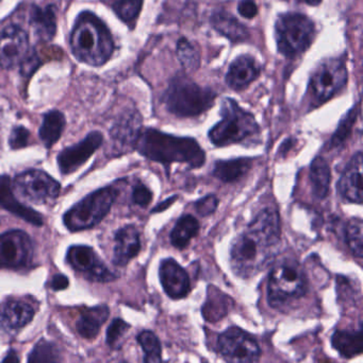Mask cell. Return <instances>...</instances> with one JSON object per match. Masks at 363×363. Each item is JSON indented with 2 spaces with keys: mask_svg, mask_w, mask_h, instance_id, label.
Masks as SVG:
<instances>
[{
  "mask_svg": "<svg viewBox=\"0 0 363 363\" xmlns=\"http://www.w3.org/2000/svg\"><path fill=\"white\" fill-rule=\"evenodd\" d=\"M275 32L279 52L287 57H296L313 44L315 28L306 15L287 13L277 19Z\"/></svg>",
  "mask_w": 363,
  "mask_h": 363,
  "instance_id": "8",
  "label": "cell"
},
{
  "mask_svg": "<svg viewBox=\"0 0 363 363\" xmlns=\"http://www.w3.org/2000/svg\"><path fill=\"white\" fill-rule=\"evenodd\" d=\"M222 121L209 131L211 143L217 147L238 144L259 132L255 117L243 110L234 100H223L221 108Z\"/></svg>",
  "mask_w": 363,
  "mask_h": 363,
  "instance_id": "5",
  "label": "cell"
},
{
  "mask_svg": "<svg viewBox=\"0 0 363 363\" xmlns=\"http://www.w3.org/2000/svg\"><path fill=\"white\" fill-rule=\"evenodd\" d=\"M1 363H19L18 355H17L16 352L10 351Z\"/></svg>",
  "mask_w": 363,
  "mask_h": 363,
  "instance_id": "44",
  "label": "cell"
},
{
  "mask_svg": "<svg viewBox=\"0 0 363 363\" xmlns=\"http://www.w3.org/2000/svg\"><path fill=\"white\" fill-rule=\"evenodd\" d=\"M102 134L98 131L91 132L87 138L75 145L62 150L58 155V165L63 174H70L83 165L93 153L102 146Z\"/></svg>",
  "mask_w": 363,
  "mask_h": 363,
  "instance_id": "15",
  "label": "cell"
},
{
  "mask_svg": "<svg viewBox=\"0 0 363 363\" xmlns=\"http://www.w3.org/2000/svg\"><path fill=\"white\" fill-rule=\"evenodd\" d=\"M281 242V222L275 209L264 208L256 216L230 247L232 270L251 277L264 270L276 255Z\"/></svg>",
  "mask_w": 363,
  "mask_h": 363,
  "instance_id": "1",
  "label": "cell"
},
{
  "mask_svg": "<svg viewBox=\"0 0 363 363\" xmlns=\"http://www.w3.org/2000/svg\"><path fill=\"white\" fill-rule=\"evenodd\" d=\"M176 200L177 196H172V198L168 199V200L164 201L162 204L158 205V206L153 209V213H156V211H164V209L168 208V206H170V205H172L173 203H174Z\"/></svg>",
  "mask_w": 363,
  "mask_h": 363,
  "instance_id": "43",
  "label": "cell"
},
{
  "mask_svg": "<svg viewBox=\"0 0 363 363\" xmlns=\"http://www.w3.org/2000/svg\"><path fill=\"white\" fill-rule=\"evenodd\" d=\"M70 48L79 61L102 66L114 50L113 38L107 26L91 12L79 15L70 34Z\"/></svg>",
  "mask_w": 363,
  "mask_h": 363,
  "instance_id": "3",
  "label": "cell"
},
{
  "mask_svg": "<svg viewBox=\"0 0 363 363\" xmlns=\"http://www.w3.org/2000/svg\"><path fill=\"white\" fill-rule=\"evenodd\" d=\"M159 277L164 291L173 300H180L189 294L191 290L189 274L173 258L162 260Z\"/></svg>",
  "mask_w": 363,
  "mask_h": 363,
  "instance_id": "16",
  "label": "cell"
},
{
  "mask_svg": "<svg viewBox=\"0 0 363 363\" xmlns=\"http://www.w3.org/2000/svg\"><path fill=\"white\" fill-rule=\"evenodd\" d=\"M136 150L151 161L162 164H188L193 168L204 165L206 155L194 138H177L156 129L141 130Z\"/></svg>",
  "mask_w": 363,
  "mask_h": 363,
  "instance_id": "2",
  "label": "cell"
},
{
  "mask_svg": "<svg viewBox=\"0 0 363 363\" xmlns=\"http://www.w3.org/2000/svg\"><path fill=\"white\" fill-rule=\"evenodd\" d=\"M33 306L21 300H8L0 305V328L8 330H18L25 328L33 319Z\"/></svg>",
  "mask_w": 363,
  "mask_h": 363,
  "instance_id": "19",
  "label": "cell"
},
{
  "mask_svg": "<svg viewBox=\"0 0 363 363\" xmlns=\"http://www.w3.org/2000/svg\"><path fill=\"white\" fill-rule=\"evenodd\" d=\"M140 132L141 117L139 113L134 112L121 117L111 129L110 135L117 147L126 149L136 146Z\"/></svg>",
  "mask_w": 363,
  "mask_h": 363,
  "instance_id": "22",
  "label": "cell"
},
{
  "mask_svg": "<svg viewBox=\"0 0 363 363\" xmlns=\"http://www.w3.org/2000/svg\"><path fill=\"white\" fill-rule=\"evenodd\" d=\"M219 199L215 194H208L195 203V209L202 217L212 215L217 211Z\"/></svg>",
  "mask_w": 363,
  "mask_h": 363,
  "instance_id": "38",
  "label": "cell"
},
{
  "mask_svg": "<svg viewBox=\"0 0 363 363\" xmlns=\"http://www.w3.org/2000/svg\"><path fill=\"white\" fill-rule=\"evenodd\" d=\"M251 166H253V160L244 159V157L217 162L213 168V176L225 183H232V182L240 180L251 170Z\"/></svg>",
  "mask_w": 363,
  "mask_h": 363,
  "instance_id": "27",
  "label": "cell"
},
{
  "mask_svg": "<svg viewBox=\"0 0 363 363\" xmlns=\"http://www.w3.org/2000/svg\"><path fill=\"white\" fill-rule=\"evenodd\" d=\"M217 94L204 89L185 76L170 81L163 95V102L168 112L178 117L198 116L212 108Z\"/></svg>",
  "mask_w": 363,
  "mask_h": 363,
  "instance_id": "4",
  "label": "cell"
},
{
  "mask_svg": "<svg viewBox=\"0 0 363 363\" xmlns=\"http://www.w3.org/2000/svg\"><path fill=\"white\" fill-rule=\"evenodd\" d=\"M29 140L30 132L23 125H19L13 129L9 144H10L11 148L16 150V149L25 148L29 144Z\"/></svg>",
  "mask_w": 363,
  "mask_h": 363,
  "instance_id": "39",
  "label": "cell"
},
{
  "mask_svg": "<svg viewBox=\"0 0 363 363\" xmlns=\"http://www.w3.org/2000/svg\"><path fill=\"white\" fill-rule=\"evenodd\" d=\"M14 187L23 198L33 204L51 202L61 190L55 179L40 170H28L15 177Z\"/></svg>",
  "mask_w": 363,
  "mask_h": 363,
  "instance_id": "11",
  "label": "cell"
},
{
  "mask_svg": "<svg viewBox=\"0 0 363 363\" xmlns=\"http://www.w3.org/2000/svg\"><path fill=\"white\" fill-rule=\"evenodd\" d=\"M151 199H153V194L149 188H147L144 184H136L132 191V200L134 204L141 207H147L151 204Z\"/></svg>",
  "mask_w": 363,
  "mask_h": 363,
  "instance_id": "40",
  "label": "cell"
},
{
  "mask_svg": "<svg viewBox=\"0 0 363 363\" xmlns=\"http://www.w3.org/2000/svg\"><path fill=\"white\" fill-rule=\"evenodd\" d=\"M362 159V151L352 157L337 185L341 196L347 202L356 204H362L363 199Z\"/></svg>",
  "mask_w": 363,
  "mask_h": 363,
  "instance_id": "17",
  "label": "cell"
},
{
  "mask_svg": "<svg viewBox=\"0 0 363 363\" xmlns=\"http://www.w3.org/2000/svg\"><path fill=\"white\" fill-rule=\"evenodd\" d=\"M200 230L197 219L192 215H183L175 224L170 233V242L175 247L183 250Z\"/></svg>",
  "mask_w": 363,
  "mask_h": 363,
  "instance_id": "30",
  "label": "cell"
},
{
  "mask_svg": "<svg viewBox=\"0 0 363 363\" xmlns=\"http://www.w3.org/2000/svg\"><path fill=\"white\" fill-rule=\"evenodd\" d=\"M308 279L303 267L296 260H285L271 271L268 284L269 303L278 307L306 294Z\"/></svg>",
  "mask_w": 363,
  "mask_h": 363,
  "instance_id": "6",
  "label": "cell"
},
{
  "mask_svg": "<svg viewBox=\"0 0 363 363\" xmlns=\"http://www.w3.org/2000/svg\"><path fill=\"white\" fill-rule=\"evenodd\" d=\"M136 339L145 354L144 363H162L161 345L153 332L144 330Z\"/></svg>",
  "mask_w": 363,
  "mask_h": 363,
  "instance_id": "31",
  "label": "cell"
},
{
  "mask_svg": "<svg viewBox=\"0 0 363 363\" xmlns=\"http://www.w3.org/2000/svg\"><path fill=\"white\" fill-rule=\"evenodd\" d=\"M28 363H61V355L55 345L40 340L30 354Z\"/></svg>",
  "mask_w": 363,
  "mask_h": 363,
  "instance_id": "35",
  "label": "cell"
},
{
  "mask_svg": "<svg viewBox=\"0 0 363 363\" xmlns=\"http://www.w3.org/2000/svg\"><path fill=\"white\" fill-rule=\"evenodd\" d=\"M129 328V324L126 323L121 319L113 320L112 323L107 330V343L110 347H114L115 343L126 334Z\"/></svg>",
  "mask_w": 363,
  "mask_h": 363,
  "instance_id": "37",
  "label": "cell"
},
{
  "mask_svg": "<svg viewBox=\"0 0 363 363\" xmlns=\"http://www.w3.org/2000/svg\"><path fill=\"white\" fill-rule=\"evenodd\" d=\"M108 307L106 305L87 308L80 313L76 323L77 332L85 339H94L99 334L100 328L109 318Z\"/></svg>",
  "mask_w": 363,
  "mask_h": 363,
  "instance_id": "23",
  "label": "cell"
},
{
  "mask_svg": "<svg viewBox=\"0 0 363 363\" xmlns=\"http://www.w3.org/2000/svg\"><path fill=\"white\" fill-rule=\"evenodd\" d=\"M217 347L227 363H258L261 355L256 339L238 328H228L220 335Z\"/></svg>",
  "mask_w": 363,
  "mask_h": 363,
  "instance_id": "10",
  "label": "cell"
},
{
  "mask_svg": "<svg viewBox=\"0 0 363 363\" xmlns=\"http://www.w3.org/2000/svg\"><path fill=\"white\" fill-rule=\"evenodd\" d=\"M33 245L23 230H13L0 235V269L19 270L31 264Z\"/></svg>",
  "mask_w": 363,
  "mask_h": 363,
  "instance_id": "12",
  "label": "cell"
},
{
  "mask_svg": "<svg viewBox=\"0 0 363 363\" xmlns=\"http://www.w3.org/2000/svg\"><path fill=\"white\" fill-rule=\"evenodd\" d=\"M332 172L328 162L324 157H318L310 166V182L313 196L315 198L325 199L330 194Z\"/></svg>",
  "mask_w": 363,
  "mask_h": 363,
  "instance_id": "26",
  "label": "cell"
},
{
  "mask_svg": "<svg viewBox=\"0 0 363 363\" xmlns=\"http://www.w3.org/2000/svg\"><path fill=\"white\" fill-rule=\"evenodd\" d=\"M28 35L21 27L6 26L0 31V66L11 69L21 66L29 55Z\"/></svg>",
  "mask_w": 363,
  "mask_h": 363,
  "instance_id": "13",
  "label": "cell"
},
{
  "mask_svg": "<svg viewBox=\"0 0 363 363\" xmlns=\"http://www.w3.org/2000/svg\"><path fill=\"white\" fill-rule=\"evenodd\" d=\"M142 6L143 0H112L111 2V6L117 16L131 27L136 23Z\"/></svg>",
  "mask_w": 363,
  "mask_h": 363,
  "instance_id": "32",
  "label": "cell"
},
{
  "mask_svg": "<svg viewBox=\"0 0 363 363\" xmlns=\"http://www.w3.org/2000/svg\"><path fill=\"white\" fill-rule=\"evenodd\" d=\"M117 194L119 192L112 186L92 192L64 215L66 228L72 232H78L97 225L110 211Z\"/></svg>",
  "mask_w": 363,
  "mask_h": 363,
  "instance_id": "7",
  "label": "cell"
},
{
  "mask_svg": "<svg viewBox=\"0 0 363 363\" xmlns=\"http://www.w3.org/2000/svg\"><path fill=\"white\" fill-rule=\"evenodd\" d=\"M65 127V117L59 111H50L43 119L40 128V138L47 149L51 148L61 138Z\"/></svg>",
  "mask_w": 363,
  "mask_h": 363,
  "instance_id": "29",
  "label": "cell"
},
{
  "mask_svg": "<svg viewBox=\"0 0 363 363\" xmlns=\"http://www.w3.org/2000/svg\"><path fill=\"white\" fill-rule=\"evenodd\" d=\"M121 363H127V362H121Z\"/></svg>",
  "mask_w": 363,
  "mask_h": 363,
  "instance_id": "46",
  "label": "cell"
},
{
  "mask_svg": "<svg viewBox=\"0 0 363 363\" xmlns=\"http://www.w3.org/2000/svg\"><path fill=\"white\" fill-rule=\"evenodd\" d=\"M211 23L217 31L232 42H244L249 38L247 28L226 11H217L213 13Z\"/></svg>",
  "mask_w": 363,
  "mask_h": 363,
  "instance_id": "24",
  "label": "cell"
},
{
  "mask_svg": "<svg viewBox=\"0 0 363 363\" xmlns=\"http://www.w3.org/2000/svg\"><path fill=\"white\" fill-rule=\"evenodd\" d=\"M66 258L72 269L83 273L91 281L108 283L117 279L94 250L87 245H72L68 249Z\"/></svg>",
  "mask_w": 363,
  "mask_h": 363,
  "instance_id": "14",
  "label": "cell"
},
{
  "mask_svg": "<svg viewBox=\"0 0 363 363\" xmlns=\"http://www.w3.org/2000/svg\"><path fill=\"white\" fill-rule=\"evenodd\" d=\"M30 23L36 35L44 42H50L55 38L57 19H55L53 6H48L46 8L32 6L30 12Z\"/></svg>",
  "mask_w": 363,
  "mask_h": 363,
  "instance_id": "25",
  "label": "cell"
},
{
  "mask_svg": "<svg viewBox=\"0 0 363 363\" xmlns=\"http://www.w3.org/2000/svg\"><path fill=\"white\" fill-rule=\"evenodd\" d=\"M0 208L10 211L13 215L21 218L25 221L40 226L43 224V218L38 211L21 204L13 194L11 180L9 177H0Z\"/></svg>",
  "mask_w": 363,
  "mask_h": 363,
  "instance_id": "21",
  "label": "cell"
},
{
  "mask_svg": "<svg viewBox=\"0 0 363 363\" xmlns=\"http://www.w3.org/2000/svg\"><path fill=\"white\" fill-rule=\"evenodd\" d=\"M68 281L67 277L63 274H57L53 277V281H51V288H53L55 291H59V290H64L68 287Z\"/></svg>",
  "mask_w": 363,
  "mask_h": 363,
  "instance_id": "42",
  "label": "cell"
},
{
  "mask_svg": "<svg viewBox=\"0 0 363 363\" xmlns=\"http://www.w3.org/2000/svg\"><path fill=\"white\" fill-rule=\"evenodd\" d=\"M332 347L345 358L355 357L362 352V332L337 330L332 338Z\"/></svg>",
  "mask_w": 363,
  "mask_h": 363,
  "instance_id": "28",
  "label": "cell"
},
{
  "mask_svg": "<svg viewBox=\"0 0 363 363\" xmlns=\"http://www.w3.org/2000/svg\"><path fill=\"white\" fill-rule=\"evenodd\" d=\"M238 11L243 17L253 18L257 15V4L254 0H242L238 6Z\"/></svg>",
  "mask_w": 363,
  "mask_h": 363,
  "instance_id": "41",
  "label": "cell"
},
{
  "mask_svg": "<svg viewBox=\"0 0 363 363\" xmlns=\"http://www.w3.org/2000/svg\"><path fill=\"white\" fill-rule=\"evenodd\" d=\"M345 239L354 255L357 258L363 256V222L360 218H353L345 228Z\"/></svg>",
  "mask_w": 363,
  "mask_h": 363,
  "instance_id": "34",
  "label": "cell"
},
{
  "mask_svg": "<svg viewBox=\"0 0 363 363\" xmlns=\"http://www.w3.org/2000/svg\"><path fill=\"white\" fill-rule=\"evenodd\" d=\"M307 4H310V6H319L321 4L322 0H304Z\"/></svg>",
  "mask_w": 363,
  "mask_h": 363,
  "instance_id": "45",
  "label": "cell"
},
{
  "mask_svg": "<svg viewBox=\"0 0 363 363\" xmlns=\"http://www.w3.org/2000/svg\"><path fill=\"white\" fill-rule=\"evenodd\" d=\"M347 83V69L342 60L332 59L322 63L310 79L309 91L313 100L321 104L334 97Z\"/></svg>",
  "mask_w": 363,
  "mask_h": 363,
  "instance_id": "9",
  "label": "cell"
},
{
  "mask_svg": "<svg viewBox=\"0 0 363 363\" xmlns=\"http://www.w3.org/2000/svg\"><path fill=\"white\" fill-rule=\"evenodd\" d=\"M261 68L254 57L242 55L234 60L226 74V83L230 89L240 91L249 86L259 77Z\"/></svg>",
  "mask_w": 363,
  "mask_h": 363,
  "instance_id": "20",
  "label": "cell"
},
{
  "mask_svg": "<svg viewBox=\"0 0 363 363\" xmlns=\"http://www.w3.org/2000/svg\"><path fill=\"white\" fill-rule=\"evenodd\" d=\"M359 113L360 106H357L352 108V110L345 115V118L341 121L336 133L332 136V143H330V147H332V148H338L341 145L345 144V140L351 135L352 130H353L354 125H355L356 121H357Z\"/></svg>",
  "mask_w": 363,
  "mask_h": 363,
  "instance_id": "36",
  "label": "cell"
},
{
  "mask_svg": "<svg viewBox=\"0 0 363 363\" xmlns=\"http://www.w3.org/2000/svg\"><path fill=\"white\" fill-rule=\"evenodd\" d=\"M114 240L113 262L115 266L125 267L140 252V233L136 230V226H124L121 230H117Z\"/></svg>",
  "mask_w": 363,
  "mask_h": 363,
  "instance_id": "18",
  "label": "cell"
},
{
  "mask_svg": "<svg viewBox=\"0 0 363 363\" xmlns=\"http://www.w3.org/2000/svg\"><path fill=\"white\" fill-rule=\"evenodd\" d=\"M176 52L181 65L185 70L195 72L198 69L200 65V52L187 38H180L178 40Z\"/></svg>",
  "mask_w": 363,
  "mask_h": 363,
  "instance_id": "33",
  "label": "cell"
}]
</instances>
